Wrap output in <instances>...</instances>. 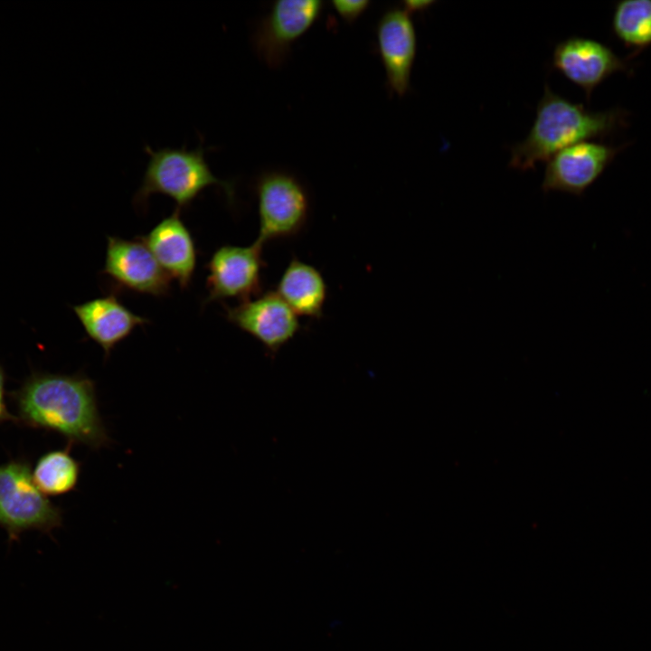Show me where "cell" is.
<instances>
[{
  "instance_id": "6da1fadb",
  "label": "cell",
  "mask_w": 651,
  "mask_h": 651,
  "mask_svg": "<svg viewBox=\"0 0 651 651\" xmlns=\"http://www.w3.org/2000/svg\"><path fill=\"white\" fill-rule=\"evenodd\" d=\"M10 399L16 424L55 432L71 446L93 450L112 441L99 410L95 382L84 373L33 372Z\"/></svg>"
},
{
  "instance_id": "7a4b0ae2",
  "label": "cell",
  "mask_w": 651,
  "mask_h": 651,
  "mask_svg": "<svg viewBox=\"0 0 651 651\" xmlns=\"http://www.w3.org/2000/svg\"><path fill=\"white\" fill-rule=\"evenodd\" d=\"M620 108L592 111L553 93L546 85L536 118L526 138L512 147L510 167L533 169L560 150L577 143L604 139L627 126Z\"/></svg>"
},
{
  "instance_id": "3957f363",
  "label": "cell",
  "mask_w": 651,
  "mask_h": 651,
  "mask_svg": "<svg viewBox=\"0 0 651 651\" xmlns=\"http://www.w3.org/2000/svg\"><path fill=\"white\" fill-rule=\"evenodd\" d=\"M149 160L141 184L133 197L137 209H146L156 193L173 199L178 210L188 208L203 190L220 187L231 205L235 203V183L217 178L211 171L202 145L196 149L145 146Z\"/></svg>"
},
{
  "instance_id": "277c9868",
  "label": "cell",
  "mask_w": 651,
  "mask_h": 651,
  "mask_svg": "<svg viewBox=\"0 0 651 651\" xmlns=\"http://www.w3.org/2000/svg\"><path fill=\"white\" fill-rule=\"evenodd\" d=\"M32 470L24 457L0 465V527L9 543L28 531L52 535L62 525L63 510L37 487Z\"/></svg>"
},
{
  "instance_id": "5b68a950",
  "label": "cell",
  "mask_w": 651,
  "mask_h": 651,
  "mask_svg": "<svg viewBox=\"0 0 651 651\" xmlns=\"http://www.w3.org/2000/svg\"><path fill=\"white\" fill-rule=\"evenodd\" d=\"M261 244L299 235L307 226L310 201L303 184L290 173L265 171L255 179Z\"/></svg>"
},
{
  "instance_id": "8992f818",
  "label": "cell",
  "mask_w": 651,
  "mask_h": 651,
  "mask_svg": "<svg viewBox=\"0 0 651 651\" xmlns=\"http://www.w3.org/2000/svg\"><path fill=\"white\" fill-rule=\"evenodd\" d=\"M264 245H222L212 254L205 268L207 296L204 304L231 298L248 300L262 293Z\"/></svg>"
},
{
  "instance_id": "52a82bcc",
  "label": "cell",
  "mask_w": 651,
  "mask_h": 651,
  "mask_svg": "<svg viewBox=\"0 0 651 651\" xmlns=\"http://www.w3.org/2000/svg\"><path fill=\"white\" fill-rule=\"evenodd\" d=\"M324 8L320 0H278L259 23L253 45L259 58L269 68L281 66L292 44L318 19Z\"/></svg>"
},
{
  "instance_id": "ba28073f",
  "label": "cell",
  "mask_w": 651,
  "mask_h": 651,
  "mask_svg": "<svg viewBox=\"0 0 651 651\" xmlns=\"http://www.w3.org/2000/svg\"><path fill=\"white\" fill-rule=\"evenodd\" d=\"M101 274L116 288L165 297L171 289V278L139 239L108 236Z\"/></svg>"
},
{
  "instance_id": "9c48e42d",
  "label": "cell",
  "mask_w": 651,
  "mask_h": 651,
  "mask_svg": "<svg viewBox=\"0 0 651 651\" xmlns=\"http://www.w3.org/2000/svg\"><path fill=\"white\" fill-rule=\"evenodd\" d=\"M226 319L258 340L268 354L275 355L301 329L297 315L276 291L262 292L240 302L225 306Z\"/></svg>"
},
{
  "instance_id": "30bf717a",
  "label": "cell",
  "mask_w": 651,
  "mask_h": 651,
  "mask_svg": "<svg viewBox=\"0 0 651 651\" xmlns=\"http://www.w3.org/2000/svg\"><path fill=\"white\" fill-rule=\"evenodd\" d=\"M627 146L584 141L560 150L547 162L542 190L582 196Z\"/></svg>"
},
{
  "instance_id": "8fae6325",
  "label": "cell",
  "mask_w": 651,
  "mask_h": 651,
  "mask_svg": "<svg viewBox=\"0 0 651 651\" xmlns=\"http://www.w3.org/2000/svg\"><path fill=\"white\" fill-rule=\"evenodd\" d=\"M552 65L580 87L588 100L593 90L611 75L632 72L628 60L621 59L610 47L580 36L569 37L555 46Z\"/></svg>"
},
{
  "instance_id": "7c38bea8",
  "label": "cell",
  "mask_w": 651,
  "mask_h": 651,
  "mask_svg": "<svg viewBox=\"0 0 651 651\" xmlns=\"http://www.w3.org/2000/svg\"><path fill=\"white\" fill-rule=\"evenodd\" d=\"M378 52L388 88L404 96L410 89L417 38L410 14L401 7H391L380 17L376 27Z\"/></svg>"
},
{
  "instance_id": "4fadbf2b",
  "label": "cell",
  "mask_w": 651,
  "mask_h": 651,
  "mask_svg": "<svg viewBox=\"0 0 651 651\" xmlns=\"http://www.w3.org/2000/svg\"><path fill=\"white\" fill-rule=\"evenodd\" d=\"M158 263L180 288H189L196 269L197 250L193 237L176 209L146 235L138 237Z\"/></svg>"
},
{
  "instance_id": "5bb4252c",
  "label": "cell",
  "mask_w": 651,
  "mask_h": 651,
  "mask_svg": "<svg viewBox=\"0 0 651 651\" xmlns=\"http://www.w3.org/2000/svg\"><path fill=\"white\" fill-rule=\"evenodd\" d=\"M73 311L88 337L103 349L106 357L137 326L149 323L146 317L133 313L114 295L88 300L74 306Z\"/></svg>"
},
{
  "instance_id": "9a60e30c",
  "label": "cell",
  "mask_w": 651,
  "mask_h": 651,
  "mask_svg": "<svg viewBox=\"0 0 651 651\" xmlns=\"http://www.w3.org/2000/svg\"><path fill=\"white\" fill-rule=\"evenodd\" d=\"M276 292L298 316L320 319L328 288L322 273L313 265L294 257L284 269Z\"/></svg>"
},
{
  "instance_id": "2e32d148",
  "label": "cell",
  "mask_w": 651,
  "mask_h": 651,
  "mask_svg": "<svg viewBox=\"0 0 651 651\" xmlns=\"http://www.w3.org/2000/svg\"><path fill=\"white\" fill-rule=\"evenodd\" d=\"M611 30L632 59L651 46V0H625L614 6Z\"/></svg>"
},
{
  "instance_id": "e0dca14e",
  "label": "cell",
  "mask_w": 651,
  "mask_h": 651,
  "mask_svg": "<svg viewBox=\"0 0 651 651\" xmlns=\"http://www.w3.org/2000/svg\"><path fill=\"white\" fill-rule=\"evenodd\" d=\"M71 445L42 454L32 470L37 487L45 495L58 496L78 486L81 465L71 454Z\"/></svg>"
},
{
  "instance_id": "ac0fdd59",
  "label": "cell",
  "mask_w": 651,
  "mask_h": 651,
  "mask_svg": "<svg viewBox=\"0 0 651 651\" xmlns=\"http://www.w3.org/2000/svg\"><path fill=\"white\" fill-rule=\"evenodd\" d=\"M331 4L343 20L346 23H353L368 8L370 1L335 0Z\"/></svg>"
},
{
  "instance_id": "d6986e66",
  "label": "cell",
  "mask_w": 651,
  "mask_h": 651,
  "mask_svg": "<svg viewBox=\"0 0 651 651\" xmlns=\"http://www.w3.org/2000/svg\"><path fill=\"white\" fill-rule=\"evenodd\" d=\"M5 373L3 366L0 364V424L7 421L16 423V418L7 409L5 401Z\"/></svg>"
},
{
  "instance_id": "ffe728a7",
  "label": "cell",
  "mask_w": 651,
  "mask_h": 651,
  "mask_svg": "<svg viewBox=\"0 0 651 651\" xmlns=\"http://www.w3.org/2000/svg\"><path fill=\"white\" fill-rule=\"evenodd\" d=\"M435 2L432 0H407L403 1V9L410 14L428 9Z\"/></svg>"
}]
</instances>
